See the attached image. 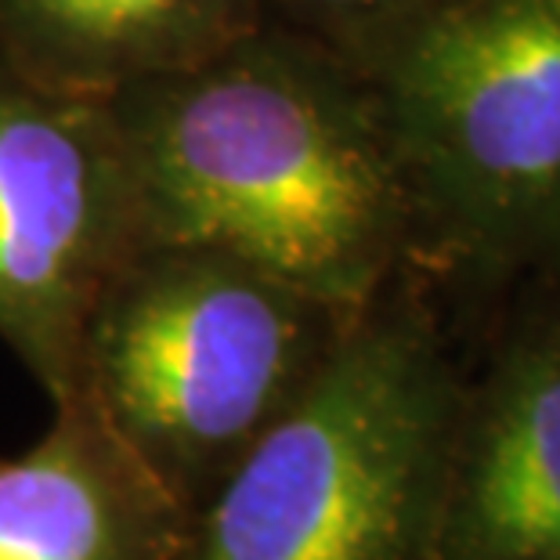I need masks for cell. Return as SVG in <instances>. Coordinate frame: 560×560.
Listing matches in <instances>:
<instances>
[{"mask_svg": "<svg viewBox=\"0 0 560 560\" xmlns=\"http://www.w3.org/2000/svg\"><path fill=\"white\" fill-rule=\"evenodd\" d=\"M145 243L224 249L362 312L412 260V202L369 80L271 22L109 98Z\"/></svg>", "mask_w": 560, "mask_h": 560, "instance_id": "6da1fadb", "label": "cell"}, {"mask_svg": "<svg viewBox=\"0 0 560 560\" xmlns=\"http://www.w3.org/2000/svg\"><path fill=\"white\" fill-rule=\"evenodd\" d=\"M260 22V0H0V66L47 91L113 98Z\"/></svg>", "mask_w": 560, "mask_h": 560, "instance_id": "ba28073f", "label": "cell"}, {"mask_svg": "<svg viewBox=\"0 0 560 560\" xmlns=\"http://www.w3.org/2000/svg\"><path fill=\"white\" fill-rule=\"evenodd\" d=\"M441 0H260L265 22L315 40L354 66Z\"/></svg>", "mask_w": 560, "mask_h": 560, "instance_id": "9c48e42d", "label": "cell"}, {"mask_svg": "<svg viewBox=\"0 0 560 560\" xmlns=\"http://www.w3.org/2000/svg\"><path fill=\"white\" fill-rule=\"evenodd\" d=\"M369 80L412 202L409 271L485 322L560 271V0H441Z\"/></svg>", "mask_w": 560, "mask_h": 560, "instance_id": "3957f363", "label": "cell"}, {"mask_svg": "<svg viewBox=\"0 0 560 560\" xmlns=\"http://www.w3.org/2000/svg\"><path fill=\"white\" fill-rule=\"evenodd\" d=\"M141 243L109 98L47 91L0 66V340L51 401L77 390L94 304Z\"/></svg>", "mask_w": 560, "mask_h": 560, "instance_id": "5b68a950", "label": "cell"}, {"mask_svg": "<svg viewBox=\"0 0 560 560\" xmlns=\"http://www.w3.org/2000/svg\"><path fill=\"white\" fill-rule=\"evenodd\" d=\"M188 514L80 395L0 459V560H174Z\"/></svg>", "mask_w": 560, "mask_h": 560, "instance_id": "52a82bcc", "label": "cell"}, {"mask_svg": "<svg viewBox=\"0 0 560 560\" xmlns=\"http://www.w3.org/2000/svg\"><path fill=\"white\" fill-rule=\"evenodd\" d=\"M354 318L224 249L141 243L94 304L73 395L192 514Z\"/></svg>", "mask_w": 560, "mask_h": 560, "instance_id": "277c9868", "label": "cell"}, {"mask_svg": "<svg viewBox=\"0 0 560 560\" xmlns=\"http://www.w3.org/2000/svg\"><path fill=\"white\" fill-rule=\"evenodd\" d=\"M467 359L398 276L188 514L174 560H434Z\"/></svg>", "mask_w": 560, "mask_h": 560, "instance_id": "7a4b0ae2", "label": "cell"}, {"mask_svg": "<svg viewBox=\"0 0 560 560\" xmlns=\"http://www.w3.org/2000/svg\"><path fill=\"white\" fill-rule=\"evenodd\" d=\"M434 560H560V271L521 282L485 322Z\"/></svg>", "mask_w": 560, "mask_h": 560, "instance_id": "8992f818", "label": "cell"}]
</instances>
